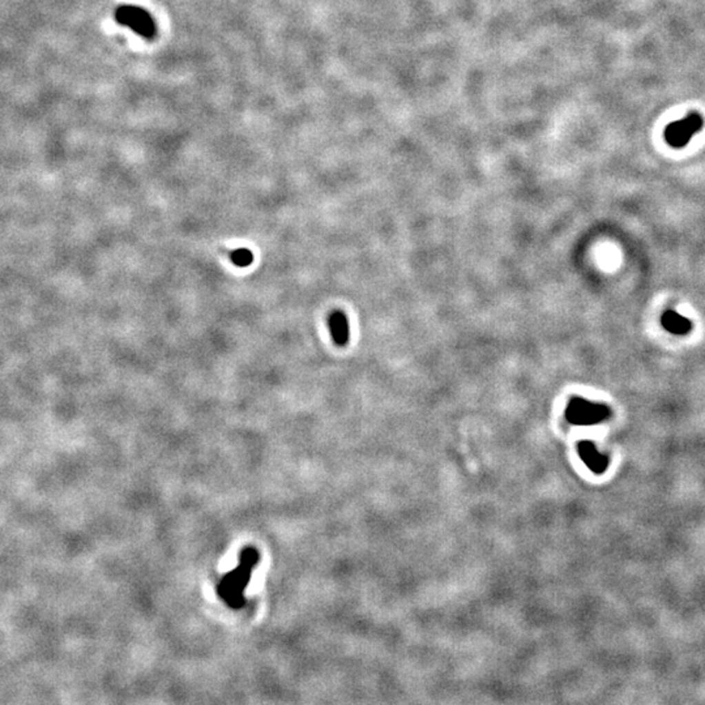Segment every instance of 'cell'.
I'll return each mask as SVG.
<instances>
[{"mask_svg": "<svg viewBox=\"0 0 705 705\" xmlns=\"http://www.w3.org/2000/svg\"><path fill=\"white\" fill-rule=\"evenodd\" d=\"M258 563V551L252 547H247L241 554L238 567L223 576V582L218 586V593L229 606L235 609L245 604V591L251 579L254 567Z\"/></svg>", "mask_w": 705, "mask_h": 705, "instance_id": "obj_1", "label": "cell"}, {"mask_svg": "<svg viewBox=\"0 0 705 705\" xmlns=\"http://www.w3.org/2000/svg\"><path fill=\"white\" fill-rule=\"evenodd\" d=\"M610 416L606 405L595 404L582 397H573L566 409V418L572 425H595L605 421Z\"/></svg>", "mask_w": 705, "mask_h": 705, "instance_id": "obj_2", "label": "cell"}, {"mask_svg": "<svg viewBox=\"0 0 705 705\" xmlns=\"http://www.w3.org/2000/svg\"><path fill=\"white\" fill-rule=\"evenodd\" d=\"M704 121L697 112H691L674 123L668 124L665 130V140L673 148H683L702 128Z\"/></svg>", "mask_w": 705, "mask_h": 705, "instance_id": "obj_3", "label": "cell"}, {"mask_svg": "<svg viewBox=\"0 0 705 705\" xmlns=\"http://www.w3.org/2000/svg\"><path fill=\"white\" fill-rule=\"evenodd\" d=\"M116 20L119 24L132 29L139 36L152 38L156 33V25L147 11L135 6H124L118 8Z\"/></svg>", "mask_w": 705, "mask_h": 705, "instance_id": "obj_4", "label": "cell"}, {"mask_svg": "<svg viewBox=\"0 0 705 705\" xmlns=\"http://www.w3.org/2000/svg\"><path fill=\"white\" fill-rule=\"evenodd\" d=\"M328 325L334 344L338 347H345L349 343V323L345 314L341 311L332 312L328 318Z\"/></svg>", "mask_w": 705, "mask_h": 705, "instance_id": "obj_5", "label": "cell"}, {"mask_svg": "<svg viewBox=\"0 0 705 705\" xmlns=\"http://www.w3.org/2000/svg\"><path fill=\"white\" fill-rule=\"evenodd\" d=\"M661 324L668 332L677 334V336L690 334L693 329V323L690 319H687L686 316H682L681 314L671 311V309H668L662 315Z\"/></svg>", "mask_w": 705, "mask_h": 705, "instance_id": "obj_6", "label": "cell"}, {"mask_svg": "<svg viewBox=\"0 0 705 705\" xmlns=\"http://www.w3.org/2000/svg\"><path fill=\"white\" fill-rule=\"evenodd\" d=\"M579 452L582 455V460L588 464L589 468L593 470H602V467L606 464L605 458L600 455V452L595 449L593 443L589 442H582L579 446Z\"/></svg>", "mask_w": 705, "mask_h": 705, "instance_id": "obj_7", "label": "cell"}, {"mask_svg": "<svg viewBox=\"0 0 705 705\" xmlns=\"http://www.w3.org/2000/svg\"><path fill=\"white\" fill-rule=\"evenodd\" d=\"M232 261L234 263L235 265L243 268V267H248L252 261H254V255L249 249L246 248H239V249H235L232 252Z\"/></svg>", "mask_w": 705, "mask_h": 705, "instance_id": "obj_8", "label": "cell"}]
</instances>
